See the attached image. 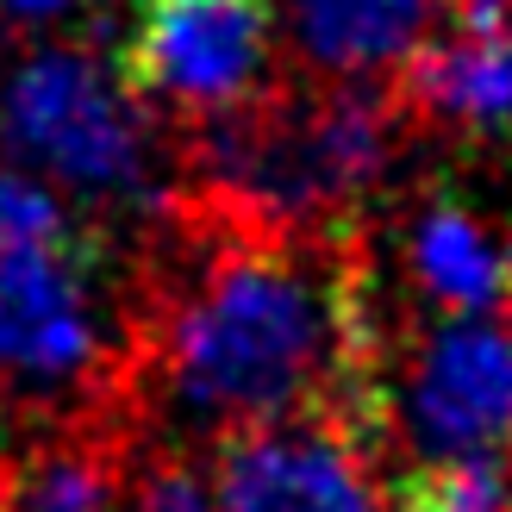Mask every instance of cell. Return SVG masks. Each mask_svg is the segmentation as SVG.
<instances>
[{
  "label": "cell",
  "mask_w": 512,
  "mask_h": 512,
  "mask_svg": "<svg viewBox=\"0 0 512 512\" xmlns=\"http://www.w3.org/2000/svg\"><path fill=\"white\" fill-rule=\"evenodd\" d=\"M363 288L338 238H281L225 225L200 244L150 325V375L200 438L331 419L363 438L375 419Z\"/></svg>",
  "instance_id": "cell-1"
},
{
  "label": "cell",
  "mask_w": 512,
  "mask_h": 512,
  "mask_svg": "<svg viewBox=\"0 0 512 512\" xmlns=\"http://www.w3.org/2000/svg\"><path fill=\"white\" fill-rule=\"evenodd\" d=\"M394 157V113L363 88H319L207 125V188L232 225L319 238L363 200Z\"/></svg>",
  "instance_id": "cell-2"
},
{
  "label": "cell",
  "mask_w": 512,
  "mask_h": 512,
  "mask_svg": "<svg viewBox=\"0 0 512 512\" xmlns=\"http://www.w3.org/2000/svg\"><path fill=\"white\" fill-rule=\"evenodd\" d=\"M0 138L38 182L132 200L150 188V113L94 50H32L0 88Z\"/></svg>",
  "instance_id": "cell-3"
},
{
  "label": "cell",
  "mask_w": 512,
  "mask_h": 512,
  "mask_svg": "<svg viewBox=\"0 0 512 512\" xmlns=\"http://www.w3.org/2000/svg\"><path fill=\"white\" fill-rule=\"evenodd\" d=\"M275 57L269 0H138L119 75L169 113L232 119L263 100Z\"/></svg>",
  "instance_id": "cell-4"
},
{
  "label": "cell",
  "mask_w": 512,
  "mask_h": 512,
  "mask_svg": "<svg viewBox=\"0 0 512 512\" xmlns=\"http://www.w3.org/2000/svg\"><path fill=\"white\" fill-rule=\"evenodd\" d=\"M400 425L419 456H494L512 438V325L444 319L400 369Z\"/></svg>",
  "instance_id": "cell-5"
},
{
  "label": "cell",
  "mask_w": 512,
  "mask_h": 512,
  "mask_svg": "<svg viewBox=\"0 0 512 512\" xmlns=\"http://www.w3.org/2000/svg\"><path fill=\"white\" fill-rule=\"evenodd\" d=\"M207 494L213 512H394L369 444L331 419L225 438Z\"/></svg>",
  "instance_id": "cell-6"
},
{
  "label": "cell",
  "mask_w": 512,
  "mask_h": 512,
  "mask_svg": "<svg viewBox=\"0 0 512 512\" xmlns=\"http://www.w3.org/2000/svg\"><path fill=\"white\" fill-rule=\"evenodd\" d=\"M94 263L75 238L0 250V375L63 388L100 363Z\"/></svg>",
  "instance_id": "cell-7"
},
{
  "label": "cell",
  "mask_w": 512,
  "mask_h": 512,
  "mask_svg": "<svg viewBox=\"0 0 512 512\" xmlns=\"http://www.w3.org/2000/svg\"><path fill=\"white\" fill-rule=\"evenodd\" d=\"M406 88L438 125L512 132V0H444Z\"/></svg>",
  "instance_id": "cell-8"
},
{
  "label": "cell",
  "mask_w": 512,
  "mask_h": 512,
  "mask_svg": "<svg viewBox=\"0 0 512 512\" xmlns=\"http://www.w3.org/2000/svg\"><path fill=\"white\" fill-rule=\"evenodd\" d=\"M444 0H288L300 57L331 88H363L419 63Z\"/></svg>",
  "instance_id": "cell-9"
},
{
  "label": "cell",
  "mask_w": 512,
  "mask_h": 512,
  "mask_svg": "<svg viewBox=\"0 0 512 512\" xmlns=\"http://www.w3.org/2000/svg\"><path fill=\"white\" fill-rule=\"evenodd\" d=\"M406 275L444 319H494L506 300V256L494 250L488 225L456 200H431L406 225Z\"/></svg>",
  "instance_id": "cell-10"
},
{
  "label": "cell",
  "mask_w": 512,
  "mask_h": 512,
  "mask_svg": "<svg viewBox=\"0 0 512 512\" xmlns=\"http://www.w3.org/2000/svg\"><path fill=\"white\" fill-rule=\"evenodd\" d=\"M394 512H512V469L500 456H431L413 463L394 494Z\"/></svg>",
  "instance_id": "cell-11"
},
{
  "label": "cell",
  "mask_w": 512,
  "mask_h": 512,
  "mask_svg": "<svg viewBox=\"0 0 512 512\" xmlns=\"http://www.w3.org/2000/svg\"><path fill=\"white\" fill-rule=\"evenodd\" d=\"M19 512H113V469L100 450H63L25 481Z\"/></svg>",
  "instance_id": "cell-12"
},
{
  "label": "cell",
  "mask_w": 512,
  "mask_h": 512,
  "mask_svg": "<svg viewBox=\"0 0 512 512\" xmlns=\"http://www.w3.org/2000/svg\"><path fill=\"white\" fill-rule=\"evenodd\" d=\"M69 238V213L50 182H38L32 169H0V250L25 244H57Z\"/></svg>",
  "instance_id": "cell-13"
},
{
  "label": "cell",
  "mask_w": 512,
  "mask_h": 512,
  "mask_svg": "<svg viewBox=\"0 0 512 512\" xmlns=\"http://www.w3.org/2000/svg\"><path fill=\"white\" fill-rule=\"evenodd\" d=\"M132 512H213V494L200 488V475L163 463V469H150V475L138 481Z\"/></svg>",
  "instance_id": "cell-14"
},
{
  "label": "cell",
  "mask_w": 512,
  "mask_h": 512,
  "mask_svg": "<svg viewBox=\"0 0 512 512\" xmlns=\"http://www.w3.org/2000/svg\"><path fill=\"white\" fill-rule=\"evenodd\" d=\"M82 7H94V0H0V13H13L25 25H50V19H69Z\"/></svg>",
  "instance_id": "cell-15"
},
{
  "label": "cell",
  "mask_w": 512,
  "mask_h": 512,
  "mask_svg": "<svg viewBox=\"0 0 512 512\" xmlns=\"http://www.w3.org/2000/svg\"><path fill=\"white\" fill-rule=\"evenodd\" d=\"M500 256H506V300H512V238H506V250H500Z\"/></svg>",
  "instance_id": "cell-16"
}]
</instances>
